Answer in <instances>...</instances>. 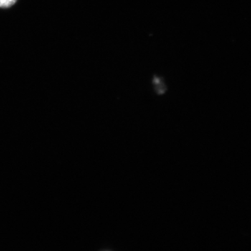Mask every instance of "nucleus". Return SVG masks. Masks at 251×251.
<instances>
[{
	"label": "nucleus",
	"mask_w": 251,
	"mask_h": 251,
	"mask_svg": "<svg viewBox=\"0 0 251 251\" xmlns=\"http://www.w3.org/2000/svg\"><path fill=\"white\" fill-rule=\"evenodd\" d=\"M17 0H0V8L7 9L16 4Z\"/></svg>",
	"instance_id": "obj_2"
},
{
	"label": "nucleus",
	"mask_w": 251,
	"mask_h": 251,
	"mask_svg": "<svg viewBox=\"0 0 251 251\" xmlns=\"http://www.w3.org/2000/svg\"><path fill=\"white\" fill-rule=\"evenodd\" d=\"M153 85L155 86V90L158 94H163L166 92V85L163 83L161 77L155 76L153 78Z\"/></svg>",
	"instance_id": "obj_1"
}]
</instances>
